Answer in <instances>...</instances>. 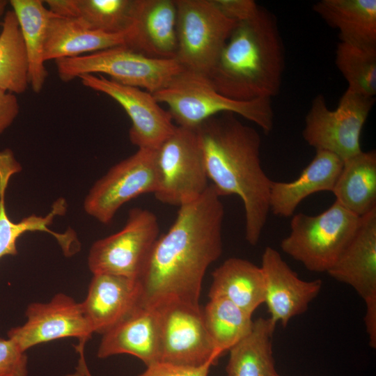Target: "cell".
Returning <instances> with one entry per match:
<instances>
[{
	"label": "cell",
	"mask_w": 376,
	"mask_h": 376,
	"mask_svg": "<svg viewBox=\"0 0 376 376\" xmlns=\"http://www.w3.org/2000/svg\"><path fill=\"white\" fill-rule=\"evenodd\" d=\"M224 218V204L211 184L198 199L179 207L174 222L157 239L137 279L141 307L169 301L200 306L205 272L223 251Z\"/></svg>",
	"instance_id": "obj_1"
},
{
	"label": "cell",
	"mask_w": 376,
	"mask_h": 376,
	"mask_svg": "<svg viewBox=\"0 0 376 376\" xmlns=\"http://www.w3.org/2000/svg\"><path fill=\"white\" fill-rule=\"evenodd\" d=\"M195 129L208 180L220 197L237 195L241 198L245 239L256 245L270 211L272 182L262 167L259 133L232 113L210 117Z\"/></svg>",
	"instance_id": "obj_2"
},
{
	"label": "cell",
	"mask_w": 376,
	"mask_h": 376,
	"mask_svg": "<svg viewBox=\"0 0 376 376\" xmlns=\"http://www.w3.org/2000/svg\"><path fill=\"white\" fill-rule=\"evenodd\" d=\"M284 46L277 21L260 6L237 22L206 77L223 95L237 101L272 99L280 91Z\"/></svg>",
	"instance_id": "obj_3"
},
{
	"label": "cell",
	"mask_w": 376,
	"mask_h": 376,
	"mask_svg": "<svg viewBox=\"0 0 376 376\" xmlns=\"http://www.w3.org/2000/svg\"><path fill=\"white\" fill-rule=\"evenodd\" d=\"M168 107L177 126L195 129L205 120L232 113L253 123L267 134L274 127L270 99L237 101L217 92L206 76L183 70L165 87L152 93Z\"/></svg>",
	"instance_id": "obj_4"
},
{
	"label": "cell",
	"mask_w": 376,
	"mask_h": 376,
	"mask_svg": "<svg viewBox=\"0 0 376 376\" xmlns=\"http://www.w3.org/2000/svg\"><path fill=\"white\" fill-rule=\"evenodd\" d=\"M360 217L335 202L322 213L292 215L282 251L308 270L327 272L354 235Z\"/></svg>",
	"instance_id": "obj_5"
},
{
	"label": "cell",
	"mask_w": 376,
	"mask_h": 376,
	"mask_svg": "<svg viewBox=\"0 0 376 376\" xmlns=\"http://www.w3.org/2000/svg\"><path fill=\"white\" fill-rule=\"evenodd\" d=\"M64 82L84 75H107L121 84L153 93L165 87L184 69L176 59H155L125 45L55 61Z\"/></svg>",
	"instance_id": "obj_6"
},
{
	"label": "cell",
	"mask_w": 376,
	"mask_h": 376,
	"mask_svg": "<svg viewBox=\"0 0 376 376\" xmlns=\"http://www.w3.org/2000/svg\"><path fill=\"white\" fill-rule=\"evenodd\" d=\"M375 97L346 90L334 110L327 107L323 95L312 101L306 115L302 136L315 150L329 152L343 162L362 151L360 137Z\"/></svg>",
	"instance_id": "obj_7"
},
{
	"label": "cell",
	"mask_w": 376,
	"mask_h": 376,
	"mask_svg": "<svg viewBox=\"0 0 376 376\" xmlns=\"http://www.w3.org/2000/svg\"><path fill=\"white\" fill-rule=\"evenodd\" d=\"M157 188L164 204L180 207L201 196L210 184L196 129L177 126L155 149Z\"/></svg>",
	"instance_id": "obj_8"
},
{
	"label": "cell",
	"mask_w": 376,
	"mask_h": 376,
	"mask_svg": "<svg viewBox=\"0 0 376 376\" xmlns=\"http://www.w3.org/2000/svg\"><path fill=\"white\" fill-rule=\"evenodd\" d=\"M175 59L187 71L207 76L237 22L227 18L212 0H175Z\"/></svg>",
	"instance_id": "obj_9"
},
{
	"label": "cell",
	"mask_w": 376,
	"mask_h": 376,
	"mask_svg": "<svg viewBox=\"0 0 376 376\" xmlns=\"http://www.w3.org/2000/svg\"><path fill=\"white\" fill-rule=\"evenodd\" d=\"M156 215L141 207L130 210L121 230L95 241L88 266L93 274H107L137 280L159 237Z\"/></svg>",
	"instance_id": "obj_10"
},
{
	"label": "cell",
	"mask_w": 376,
	"mask_h": 376,
	"mask_svg": "<svg viewBox=\"0 0 376 376\" xmlns=\"http://www.w3.org/2000/svg\"><path fill=\"white\" fill-rule=\"evenodd\" d=\"M157 188L155 149L139 148L93 185L84 209L97 221L109 224L125 203L142 194H154Z\"/></svg>",
	"instance_id": "obj_11"
},
{
	"label": "cell",
	"mask_w": 376,
	"mask_h": 376,
	"mask_svg": "<svg viewBox=\"0 0 376 376\" xmlns=\"http://www.w3.org/2000/svg\"><path fill=\"white\" fill-rule=\"evenodd\" d=\"M153 308L159 320V361L194 367L216 362L220 354L206 330L200 306L169 301Z\"/></svg>",
	"instance_id": "obj_12"
},
{
	"label": "cell",
	"mask_w": 376,
	"mask_h": 376,
	"mask_svg": "<svg viewBox=\"0 0 376 376\" xmlns=\"http://www.w3.org/2000/svg\"><path fill=\"white\" fill-rule=\"evenodd\" d=\"M352 287L366 304L364 322L370 345L376 347V208L360 217L357 229L327 272Z\"/></svg>",
	"instance_id": "obj_13"
},
{
	"label": "cell",
	"mask_w": 376,
	"mask_h": 376,
	"mask_svg": "<svg viewBox=\"0 0 376 376\" xmlns=\"http://www.w3.org/2000/svg\"><path fill=\"white\" fill-rule=\"evenodd\" d=\"M78 79L85 87L107 95L123 108L132 122L130 140L138 149H156L174 131L176 125L171 114L152 93L102 75H84Z\"/></svg>",
	"instance_id": "obj_14"
},
{
	"label": "cell",
	"mask_w": 376,
	"mask_h": 376,
	"mask_svg": "<svg viewBox=\"0 0 376 376\" xmlns=\"http://www.w3.org/2000/svg\"><path fill=\"white\" fill-rule=\"evenodd\" d=\"M25 315L26 322L8 332V338L25 352L35 345L64 338L86 342L94 334L81 303L63 293L47 303L29 304Z\"/></svg>",
	"instance_id": "obj_15"
},
{
	"label": "cell",
	"mask_w": 376,
	"mask_h": 376,
	"mask_svg": "<svg viewBox=\"0 0 376 376\" xmlns=\"http://www.w3.org/2000/svg\"><path fill=\"white\" fill-rule=\"evenodd\" d=\"M265 281V302L270 320L285 327L294 317L302 314L318 295L322 281L301 279L281 254L267 246L260 266Z\"/></svg>",
	"instance_id": "obj_16"
},
{
	"label": "cell",
	"mask_w": 376,
	"mask_h": 376,
	"mask_svg": "<svg viewBox=\"0 0 376 376\" xmlns=\"http://www.w3.org/2000/svg\"><path fill=\"white\" fill-rule=\"evenodd\" d=\"M176 21L175 0H135L125 46L148 58L175 59Z\"/></svg>",
	"instance_id": "obj_17"
},
{
	"label": "cell",
	"mask_w": 376,
	"mask_h": 376,
	"mask_svg": "<svg viewBox=\"0 0 376 376\" xmlns=\"http://www.w3.org/2000/svg\"><path fill=\"white\" fill-rule=\"evenodd\" d=\"M21 170V165L11 150L6 148L0 150V259L5 256L17 255V239L24 233L31 231H42L50 234L61 246L63 253H70L77 241L75 231L70 229L63 233L54 232L49 228L55 217L66 212L68 205L65 198H58L45 216L31 214L19 222L12 221L8 217L5 205L6 191L12 175Z\"/></svg>",
	"instance_id": "obj_18"
},
{
	"label": "cell",
	"mask_w": 376,
	"mask_h": 376,
	"mask_svg": "<svg viewBox=\"0 0 376 376\" xmlns=\"http://www.w3.org/2000/svg\"><path fill=\"white\" fill-rule=\"evenodd\" d=\"M139 281L107 274H93L81 302L94 333L103 335L141 306Z\"/></svg>",
	"instance_id": "obj_19"
},
{
	"label": "cell",
	"mask_w": 376,
	"mask_h": 376,
	"mask_svg": "<svg viewBox=\"0 0 376 376\" xmlns=\"http://www.w3.org/2000/svg\"><path fill=\"white\" fill-rule=\"evenodd\" d=\"M127 354L146 366L159 361V329L155 308L140 307L102 335L97 357Z\"/></svg>",
	"instance_id": "obj_20"
},
{
	"label": "cell",
	"mask_w": 376,
	"mask_h": 376,
	"mask_svg": "<svg viewBox=\"0 0 376 376\" xmlns=\"http://www.w3.org/2000/svg\"><path fill=\"white\" fill-rule=\"evenodd\" d=\"M343 165V160L336 155L316 150L312 161L297 179L290 182H272L270 210L277 217H290L308 196L323 191H332Z\"/></svg>",
	"instance_id": "obj_21"
},
{
	"label": "cell",
	"mask_w": 376,
	"mask_h": 376,
	"mask_svg": "<svg viewBox=\"0 0 376 376\" xmlns=\"http://www.w3.org/2000/svg\"><path fill=\"white\" fill-rule=\"evenodd\" d=\"M127 32L107 33L91 30L77 18L62 17L50 13L45 61L75 57L125 45Z\"/></svg>",
	"instance_id": "obj_22"
},
{
	"label": "cell",
	"mask_w": 376,
	"mask_h": 376,
	"mask_svg": "<svg viewBox=\"0 0 376 376\" xmlns=\"http://www.w3.org/2000/svg\"><path fill=\"white\" fill-rule=\"evenodd\" d=\"M208 297L225 298L252 315L265 302V281L260 267L240 258L226 259L212 272Z\"/></svg>",
	"instance_id": "obj_23"
},
{
	"label": "cell",
	"mask_w": 376,
	"mask_h": 376,
	"mask_svg": "<svg viewBox=\"0 0 376 376\" xmlns=\"http://www.w3.org/2000/svg\"><path fill=\"white\" fill-rule=\"evenodd\" d=\"M313 10L338 31L340 42L376 48V0H321Z\"/></svg>",
	"instance_id": "obj_24"
},
{
	"label": "cell",
	"mask_w": 376,
	"mask_h": 376,
	"mask_svg": "<svg viewBox=\"0 0 376 376\" xmlns=\"http://www.w3.org/2000/svg\"><path fill=\"white\" fill-rule=\"evenodd\" d=\"M332 192L336 201L359 217L376 208L375 150L344 161Z\"/></svg>",
	"instance_id": "obj_25"
},
{
	"label": "cell",
	"mask_w": 376,
	"mask_h": 376,
	"mask_svg": "<svg viewBox=\"0 0 376 376\" xmlns=\"http://www.w3.org/2000/svg\"><path fill=\"white\" fill-rule=\"evenodd\" d=\"M276 325L269 318L253 321L249 333L228 350L227 376H281L272 350Z\"/></svg>",
	"instance_id": "obj_26"
},
{
	"label": "cell",
	"mask_w": 376,
	"mask_h": 376,
	"mask_svg": "<svg viewBox=\"0 0 376 376\" xmlns=\"http://www.w3.org/2000/svg\"><path fill=\"white\" fill-rule=\"evenodd\" d=\"M25 45L29 63V81L35 93H40L47 77L45 47L50 13L41 0H11Z\"/></svg>",
	"instance_id": "obj_27"
},
{
	"label": "cell",
	"mask_w": 376,
	"mask_h": 376,
	"mask_svg": "<svg viewBox=\"0 0 376 376\" xmlns=\"http://www.w3.org/2000/svg\"><path fill=\"white\" fill-rule=\"evenodd\" d=\"M29 84L25 45L15 14L8 10L0 33V89L20 94L26 91Z\"/></svg>",
	"instance_id": "obj_28"
},
{
	"label": "cell",
	"mask_w": 376,
	"mask_h": 376,
	"mask_svg": "<svg viewBox=\"0 0 376 376\" xmlns=\"http://www.w3.org/2000/svg\"><path fill=\"white\" fill-rule=\"evenodd\" d=\"M202 313L206 330L220 356L246 336L253 323L251 315L222 297L210 299Z\"/></svg>",
	"instance_id": "obj_29"
},
{
	"label": "cell",
	"mask_w": 376,
	"mask_h": 376,
	"mask_svg": "<svg viewBox=\"0 0 376 376\" xmlns=\"http://www.w3.org/2000/svg\"><path fill=\"white\" fill-rule=\"evenodd\" d=\"M335 63L347 82V90L375 97L376 48L363 47L339 41L336 50Z\"/></svg>",
	"instance_id": "obj_30"
},
{
	"label": "cell",
	"mask_w": 376,
	"mask_h": 376,
	"mask_svg": "<svg viewBox=\"0 0 376 376\" xmlns=\"http://www.w3.org/2000/svg\"><path fill=\"white\" fill-rule=\"evenodd\" d=\"M135 0H75L76 17L87 28L107 33H127Z\"/></svg>",
	"instance_id": "obj_31"
},
{
	"label": "cell",
	"mask_w": 376,
	"mask_h": 376,
	"mask_svg": "<svg viewBox=\"0 0 376 376\" xmlns=\"http://www.w3.org/2000/svg\"><path fill=\"white\" fill-rule=\"evenodd\" d=\"M28 357L10 338H0V376H27Z\"/></svg>",
	"instance_id": "obj_32"
},
{
	"label": "cell",
	"mask_w": 376,
	"mask_h": 376,
	"mask_svg": "<svg viewBox=\"0 0 376 376\" xmlns=\"http://www.w3.org/2000/svg\"><path fill=\"white\" fill-rule=\"evenodd\" d=\"M212 362L200 366H185L157 361L146 366L138 376H208Z\"/></svg>",
	"instance_id": "obj_33"
},
{
	"label": "cell",
	"mask_w": 376,
	"mask_h": 376,
	"mask_svg": "<svg viewBox=\"0 0 376 376\" xmlns=\"http://www.w3.org/2000/svg\"><path fill=\"white\" fill-rule=\"evenodd\" d=\"M227 18L240 22L253 17L260 6L253 0H212Z\"/></svg>",
	"instance_id": "obj_34"
},
{
	"label": "cell",
	"mask_w": 376,
	"mask_h": 376,
	"mask_svg": "<svg viewBox=\"0 0 376 376\" xmlns=\"http://www.w3.org/2000/svg\"><path fill=\"white\" fill-rule=\"evenodd\" d=\"M19 111V106L15 95L0 89V134L11 125Z\"/></svg>",
	"instance_id": "obj_35"
},
{
	"label": "cell",
	"mask_w": 376,
	"mask_h": 376,
	"mask_svg": "<svg viewBox=\"0 0 376 376\" xmlns=\"http://www.w3.org/2000/svg\"><path fill=\"white\" fill-rule=\"evenodd\" d=\"M49 11L56 16L75 18V0H46L43 1Z\"/></svg>",
	"instance_id": "obj_36"
},
{
	"label": "cell",
	"mask_w": 376,
	"mask_h": 376,
	"mask_svg": "<svg viewBox=\"0 0 376 376\" xmlns=\"http://www.w3.org/2000/svg\"><path fill=\"white\" fill-rule=\"evenodd\" d=\"M80 365H81V368H82V370L84 371V373L85 376H92L91 374L90 373L88 368H87L86 363L85 360L82 361V362L81 361Z\"/></svg>",
	"instance_id": "obj_37"
},
{
	"label": "cell",
	"mask_w": 376,
	"mask_h": 376,
	"mask_svg": "<svg viewBox=\"0 0 376 376\" xmlns=\"http://www.w3.org/2000/svg\"><path fill=\"white\" fill-rule=\"evenodd\" d=\"M8 3H9V1L0 0V17L3 14Z\"/></svg>",
	"instance_id": "obj_38"
}]
</instances>
